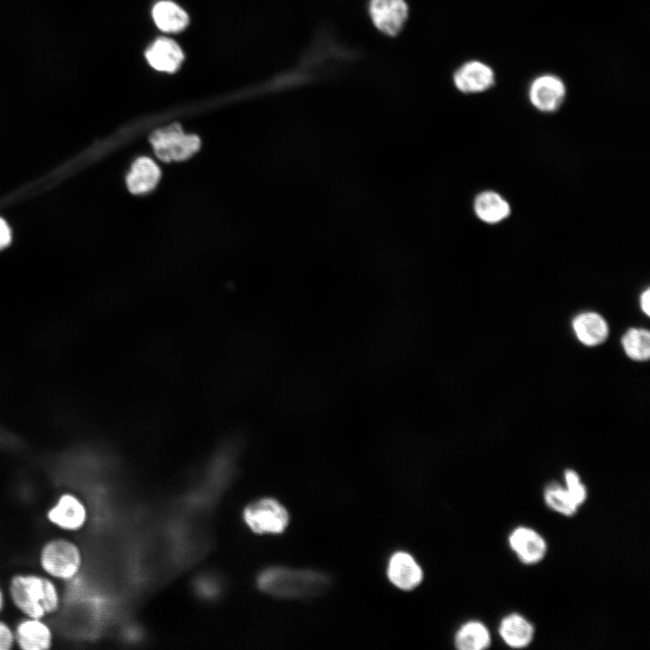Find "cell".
<instances>
[{
    "label": "cell",
    "mask_w": 650,
    "mask_h": 650,
    "mask_svg": "<svg viewBox=\"0 0 650 650\" xmlns=\"http://www.w3.org/2000/svg\"><path fill=\"white\" fill-rule=\"evenodd\" d=\"M11 237V230L7 223L0 218V249L10 244Z\"/></svg>",
    "instance_id": "cell-25"
},
{
    "label": "cell",
    "mask_w": 650,
    "mask_h": 650,
    "mask_svg": "<svg viewBox=\"0 0 650 650\" xmlns=\"http://www.w3.org/2000/svg\"><path fill=\"white\" fill-rule=\"evenodd\" d=\"M387 575L396 587L410 590L420 584L422 571L413 558L404 552L395 553L388 563Z\"/></svg>",
    "instance_id": "cell-12"
},
{
    "label": "cell",
    "mask_w": 650,
    "mask_h": 650,
    "mask_svg": "<svg viewBox=\"0 0 650 650\" xmlns=\"http://www.w3.org/2000/svg\"><path fill=\"white\" fill-rule=\"evenodd\" d=\"M498 632L503 641L513 648H524L534 636V626L522 615L511 613L500 622Z\"/></svg>",
    "instance_id": "cell-15"
},
{
    "label": "cell",
    "mask_w": 650,
    "mask_h": 650,
    "mask_svg": "<svg viewBox=\"0 0 650 650\" xmlns=\"http://www.w3.org/2000/svg\"><path fill=\"white\" fill-rule=\"evenodd\" d=\"M13 605L25 617L43 618L55 613L60 606L56 584L50 577L35 573H16L8 584Z\"/></svg>",
    "instance_id": "cell-1"
},
{
    "label": "cell",
    "mask_w": 650,
    "mask_h": 650,
    "mask_svg": "<svg viewBox=\"0 0 650 650\" xmlns=\"http://www.w3.org/2000/svg\"><path fill=\"white\" fill-rule=\"evenodd\" d=\"M368 14L378 31L395 36L407 20L408 5L405 0H369Z\"/></svg>",
    "instance_id": "cell-8"
},
{
    "label": "cell",
    "mask_w": 650,
    "mask_h": 650,
    "mask_svg": "<svg viewBox=\"0 0 650 650\" xmlns=\"http://www.w3.org/2000/svg\"><path fill=\"white\" fill-rule=\"evenodd\" d=\"M565 488L571 494L576 504L581 506L587 498V488L581 482L579 474L573 469L564 471Z\"/></svg>",
    "instance_id": "cell-22"
},
{
    "label": "cell",
    "mask_w": 650,
    "mask_h": 650,
    "mask_svg": "<svg viewBox=\"0 0 650 650\" xmlns=\"http://www.w3.org/2000/svg\"><path fill=\"white\" fill-rule=\"evenodd\" d=\"M330 584L329 578L311 570L285 567L268 568L259 575L258 587L265 592L283 599H304L323 592Z\"/></svg>",
    "instance_id": "cell-2"
},
{
    "label": "cell",
    "mask_w": 650,
    "mask_h": 650,
    "mask_svg": "<svg viewBox=\"0 0 650 650\" xmlns=\"http://www.w3.org/2000/svg\"><path fill=\"white\" fill-rule=\"evenodd\" d=\"M246 524L258 534H279L287 526V510L273 498H263L252 502L244 511Z\"/></svg>",
    "instance_id": "cell-5"
},
{
    "label": "cell",
    "mask_w": 650,
    "mask_h": 650,
    "mask_svg": "<svg viewBox=\"0 0 650 650\" xmlns=\"http://www.w3.org/2000/svg\"><path fill=\"white\" fill-rule=\"evenodd\" d=\"M47 520L57 528L66 532H78L88 520L84 502L74 493L64 492L46 513Z\"/></svg>",
    "instance_id": "cell-7"
},
{
    "label": "cell",
    "mask_w": 650,
    "mask_h": 650,
    "mask_svg": "<svg viewBox=\"0 0 650 650\" xmlns=\"http://www.w3.org/2000/svg\"><path fill=\"white\" fill-rule=\"evenodd\" d=\"M14 646V629L0 619V650H10Z\"/></svg>",
    "instance_id": "cell-24"
},
{
    "label": "cell",
    "mask_w": 650,
    "mask_h": 650,
    "mask_svg": "<svg viewBox=\"0 0 650 650\" xmlns=\"http://www.w3.org/2000/svg\"><path fill=\"white\" fill-rule=\"evenodd\" d=\"M626 354L634 360H647L650 356V334L644 329H630L622 338Z\"/></svg>",
    "instance_id": "cell-21"
},
{
    "label": "cell",
    "mask_w": 650,
    "mask_h": 650,
    "mask_svg": "<svg viewBox=\"0 0 650 650\" xmlns=\"http://www.w3.org/2000/svg\"><path fill=\"white\" fill-rule=\"evenodd\" d=\"M453 83L464 94L482 93L495 85L493 69L487 63L471 60L460 65L453 73Z\"/></svg>",
    "instance_id": "cell-9"
},
{
    "label": "cell",
    "mask_w": 650,
    "mask_h": 650,
    "mask_svg": "<svg viewBox=\"0 0 650 650\" xmlns=\"http://www.w3.org/2000/svg\"><path fill=\"white\" fill-rule=\"evenodd\" d=\"M543 499L551 509L565 516H572L579 509L568 490L556 482L545 488Z\"/></svg>",
    "instance_id": "cell-20"
},
{
    "label": "cell",
    "mask_w": 650,
    "mask_h": 650,
    "mask_svg": "<svg viewBox=\"0 0 650 650\" xmlns=\"http://www.w3.org/2000/svg\"><path fill=\"white\" fill-rule=\"evenodd\" d=\"M490 644V633L479 621L465 623L455 636V645L460 650H483L488 648Z\"/></svg>",
    "instance_id": "cell-18"
},
{
    "label": "cell",
    "mask_w": 650,
    "mask_h": 650,
    "mask_svg": "<svg viewBox=\"0 0 650 650\" xmlns=\"http://www.w3.org/2000/svg\"><path fill=\"white\" fill-rule=\"evenodd\" d=\"M156 25L164 32H178L188 23L187 14L177 5L169 1L157 3L153 10Z\"/></svg>",
    "instance_id": "cell-19"
},
{
    "label": "cell",
    "mask_w": 650,
    "mask_h": 650,
    "mask_svg": "<svg viewBox=\"0 0 650 650\" xmlns=\"http://www.w3.org/2000/svg\"><path fill=\"white\" fill-rule=\"evenodd\" d=\"M195 585L197 592L208 599L215 597L219 590L218 582L209 577H201Z\"/></svg>",
    "instance_id": "cell-23"
},
{
    "label": "cell",
    "mask_w": 650,
    "mask_h": 650,
    "mask_svg": "<svg viewBox=\"0 0 650 650\" xmlns=\"http://www.w3.org/2000/svg\"><path fill=\"white\" fill-rule=\"evenodd\" d=\"M508 543L519 561L525 564L540 562L547 552L543 537L535 530L518 526L508 536Z\"/></svg>",
    "instance_id": "cell-10"
},
{
    "label": "cell",
    "mask_w": 650,
    "mask_h": 650,
    "mask_svg": "<svg viewBox=\"0 0 650 650\" xmlns=\"http://www.w3.org/2000/svg\"><path fill=\"white\" fill-rule=\"evenodd\" d=\"M145 55L153 68L167 72L176 70L183 60V54L179 45L168 38L156 40L148 48Z\"/></svg>",
    "instance_id": "cell-16"
},
{
    "label": "cell",
    "mask_w": 650,
    "mask_h": 650,
    "mask_svg": "<svg viewBox=\"0 0 650 650\" xmlns=\"http://www.w3.org/2000/svg\"><path fill=\"white\" fill-rule=\"evenodd\" d=\"M150 141L156 156L164 162L188 159L200 146L198 136L184 134L177 125L155 131Z\"/></svg>",
    "instance_id": "cell-4"
},
{
    "label": "cell",
    "mask_w": 650,
    "mask_h": 650,
    "mask_svg": "<svg viewBox=\"0 0 650 650\" xmlns=\"http://www.w3.org/2000/svg\"><path fill=\"white\" fill-rule=\"evenodd\" d=\"M476 216L484 223L497 224L504 221L511 213L507 200L494 190H485L478 194L473 203Z\"/></svg>",
    "instance_id": "cell-13"
},
{
    "label": "cell",
    "mask_w": 650,
    "mask_h": 650,
    "mask_svg": "<svg viewBox=\"0 0 650 650\" xmlns=\"http://www.w3.org/2000/svg\"><path fill=\"white\" fill-rule=\"evenodd\" d=\"M14 634V645L22 650H48L52 646L51 629L42 618L26 617L16 624Z\"/></svg>",
    "instance_id": "cell-11"
},
{
    "label": "cell",
    "mask_w": 650,
    "mask_h": 650,
    "mask_svg": "<svg viewBox=\"0 0 650 650\" xmlns=\"http://www.w3.org/2000/svg\"><path fill=\"white\" fill-rule=\"evenodd\" d=\"M160 176V169L152 159L140 157L132 164L126 176V185L134 194L147 193L156 187Z\"/></svg>",
    "instance_id": "cell-14"
},
{
    "label": "cell",
    "mask_w": 650,
    "mask_h": 650,
    "mask_svg": "<svg viewBox=\"0 0 650 650\" xmlns=\"http://www.w3.org/2000/svg\"><path fill=\"white\" fill-rule=\"evenodd\" d=\"M83 563L80 547L72 540L56 537L45 542L39 552V564L50 578L70 580Z\"/></svg>",
    "instance_id": "cell-3"
},
{
    "label": "cell",
    "mask_w": 650,
    "mask_h": 650,
    "mask_svg": "<svg viewBox=\"0 0 650 650\" xmlns=\"http://www.w3.org/2000/svg\"><path fill=\"white\" fill-rule=\"evenodd\" d=\"M527 96L531 105L538 111L553 113L565 100L566 86L559 76L543 73L530 82Z\"/></svg>",
    "instance_id": "cell-6"
},
{
    "label": "cell",
    "mask_w": 650,
    "mask_h": 650,
    "mask_svg": "<svg viewBox=\"0 0 650 650\" xmlns=\"http://www.w3.org/2000/svg\"><path fill=\"white\" fill-rule=\"evenodd\" d=\"M572 326L577 338L587 346L602 343L608 334L606 320L596 312H584L578 315L573 320Z\"/></svg>",
    "instance_id": "cell-17"
},
{
    "label": "cell",
    "mask_w": 650,
    "mask_h": 650,
    "mask_svg": "<svg viewBox=\"0 0 650 650\" xmlns=\"http://www.w3.org/2000/svg\"><path fill=\"white\" fill-rule=\"evenodd\" d=\"M640 305L642 311L649 316L650 314V290L647 288L640 297Z\"/></svg>",
    "instance_id": "cell-26"
},
{
    "label": "cell",
    "mask_w": 650,
    "mask_h": 650,
    "mask_svg": "<svg viewBox=\"0 0 650 650\" xmlns=\"http://www.w3.org/2000/svg\"><path fill=\"white\" fill-rule=\"evenodd\" d=\"M5 608V596L3 593V590L0 588V613L3 611Z\"/></svg>",
    "instance_id": "cell-27"
}]
</instances>
